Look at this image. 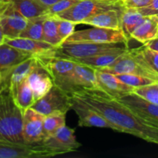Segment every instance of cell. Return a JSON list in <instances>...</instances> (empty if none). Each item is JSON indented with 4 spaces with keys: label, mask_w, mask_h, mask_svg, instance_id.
<instances>
[{
    "label": "cell",
    "mask_w": 158,
    "mask_h": 158,
    "mask_svg": "<svg viewBox=\"0 0 158 158\" xmlns=\"http://www.w3.org/2000/svg\"><path fill=\"white\" fill-rule=\"evenodd\" d=\"M128 47L127 45L123 43H64L56 48L53 56L60 58L78 60Z\"/></svg>",
    "instance_id": "obj_4"
},
{
    "label": "cell",
    "mask_w": 158,
    "mask_h": 158,
    "mask_svg": "<svg viewBox=\"0 0 158 158\" xmlns=\"http://www.w3.org/2000/svg\"><path fill=\"white\" fill-rule=\"evenodd\" d=\"M2 73H0V83H1V81H2Z\"/></svg>",
    "instance_id": "obj_40"
},
{
    "label": "cell",
    "mask_w": 158,
    "mask_h": 158,
    "mask_svg": "<svg viewBox=\"0 0 158 158\" xmlns=\"http://www.w3.org/2000/svg\"><path fill=\"white\" fill-rule=\"evenodd\" d=\"M158 38V15L143 17L141 23L134 29L131 39L146 44Z\"/></svg>",
    "instance_id": "obj_20"
},
{
    "label": "cell",
    "mask_w": 158,
    "mask_h": 158,
    "mask_svg": "<svg viewBox=\"0 0 158 158\" xmlns=\"http://www.w3.org/2000/svg\"><path fill=\"white\" fill-rule=\"evenodd\" d=\"M137 51L143 56V58L149 63L150 66L158 73V52L148 47L146 45H143L140 47L137 48Z\"/></svg>",
    "instance_id": "obj_32"
},
{
    "label": "cell",
    "mask_w": 158,
    "mask_h": 158,
    "mask_svg": "<svg viewBox=\"0 0 158 158\" xmlns=\"http://www.w3.org/2000/svg\"><path fill=\"white\" fill-rule=\"evenodd\" d=\"M65 43H123L128 46L129 41L121 30L92 26L90 29L75 31Z\"/></svg>",
    "instance_id": "obj_8"
},
{
    "label": "cell",
    "mask_w": 158,
    "mask_h": 158,
    "mask_svg": "<svg viewBox=\"0 0 158 158\" xmlns=\"http://www.w3.org/2000/svg\"><path fill=\"white\" fill-rule=\"evenodd\" d=\"M37 64L36 56H32L20 63L6 73L2 74V82L9 87L14 86L26 79Z\"/></svg>",
    "instance_id": "obj_21"
},
{
    "label": "cell",
    "mask_w": 158,
    "mask_h": 158,
    "mask_svg": "<svg viewBox=\"0 0 158 158\" xmlns=\"http://www.w3.org/2000/svg\"><path fill=\"white\" fill-rule=\"evenodd\" d=\"M4 43L20 50L31 53L35 56L53 55L56 48H57L44 41L24 37L8 38L5 36Z\"/></svg>",
    "instance_id": "obj_16"
},
{
    "label": "cell",
    "mask_w": 158,
    "mask_h": 158,
    "mask_svg": "<svg viewBox=\"0 0 158 158\" xmlns=\"http://www.w3.org/2000/svg\"><path fill=\"white\" fill-rule=\"evenodd\" d=\"M143 45H146L148 46V47L151 48V49H154V50L157 51L158 52V38L156 39V40H153V41L149 42V43H146V44H143Z\"/></svg>",
    "instance_id": "obj_36"
},
{
    "label": "cell",
    "mask_w": 158,
    "mask_h": 158,
    "mask_svg": "<svg viewBox=\"0 0 158 158\" xmlns=\"http://www.w3.org/2000/svg\"><path fill=\"white\" fill-rule=\"evenodd\" d=\"M41 3H43L44 6H46V7L49 8V6H52L54 5L55 3H56L57 2L60 1V0H39Z\"/></svg>",
    "instance_id": "obj_37"
},
{
    "label": "cell",
    "mask_w": 158,
    "mask_h": 158,
    "mask_svg": "<svg viewBox=\"0 0 158 158\" xmlns=\"http://www.w3.org/2000/svg\"><path fill=\"white\" fill-rule=\"evenodd\" d=\"M79 118V126L84 127L109 128L116 131V128L108 121L100 112L80 100L78 97H72V107Z\"/></svg>",
    "instance_id": "obj_10"
},
{
    "label": "cell",
    "mask_w": 158,
    "mask_h": 158,
    "mask_svg": "<svg viewBox=\"0 0 158 158\" xmlns=\"http://www.w3.org/2000/svg\"><path fill=\"white\" fill-rule=\"evenodd\" d=\"M120 81L124 83L125 84L131 86L134 88L140 87V86H146V85L151 84L155 83V80L148 77H142V76L134 75L130 73H122V74H114Z\"/></svg>",
    "instance_id": "obj_29"
},
{
    "label": "cell",
    "mask_w": 158,
    "mask_h": 158,
    "mask_svg": "<svg viewBox=\"0 0 158 158\" xmlns=\"http://www.w3.org/2000/svg\"><path fill=\"white\" fill-rule=\"evenodd\" d=\"M137 9L143 16L158 15V0H151V3L148 6Z\"/></svg>",
    "instance_id": "obj_35"
},
{
    "label": "cell",
    "mask_w": 158,
    "mask_h": 158,
    "mask_svg": "<svg viewBox=\"0 0 158 158\" xmlns=\"http://www.w3.org/2000/svg\"><path fill=\"white\" fill-rule=\"evenodd\" d=\"M45 116L33 108L26 110L23 115V137L28 144L43 140V122Z\"/></svg>",
    "instance_id": "obj_11"
},
{
    "label": "cell",
    "mask_w": 158,
    "mask_h": 158,
    "mask_svg": "<svg viewBox=\"0 0 158 158\" xmlns=\"http://www.w3.org/2000/svg\"><path fill=\"white\" fill-rule=\"evenodd\" d=\"M121 7L120 2H110L102 0H80L70 9L54 16L57 19L69 20L77 24H80L85 19L96 14Z\"/></svg>",
    "instance_id": "obj_6"
},
{
    "label": "cell",
    "mask_w": 158,
    "mask_h": 158,
    "mask_svg": "<svg viewBox=\"0 0 158 158\" xmlns=\"http://www.w3.org/2000/svg\"><path fill=\"white\" fill-rule=\"evenodd\" d=\"M143 15L137 9H124L121 15V31L128 41L131 35L143 19Z\"/></svg>",
    "instance_id": "obj_25"
},
{
    "label": "cell",
    "mask_w": 158,
    "mask_h": 158,
    "mask_svg": "<svg viewBox=\"0 0 158 158\" xmlns=\"http://www.w3.org/2000/svg\"><path fill=\"white\" fill-rule=\"evenodd\" d=\"M72 107V96L54 85L42 98L35 102L32 108L44 116L56 112L67 113Z\"/></svg>",
    "instance_id": "obj_9"
},
{
    "label": "cell",
    "mask_w": 158,
    "mask_h": 158,
    "mask_svg": "<svg viewBox=\"0 0 158 158\" xmlns=\"http://www.w3.org/2000/svg\"><path fill=\"white\" fill-rule=\"evenodd\" d=\"M44 146L60 153V154L74 152L81 144L77 141L73 129L64 126L55 134L41 141Z\"/></svg>",
    "instance_id": "obj_13"
},
{
    "label": "cell",
    "mask_w": 158,
    "mask_h": 158,
    "mask_svg": "<svg viewBox=\"0 0 158 158\" xmlns=\"http://www.w3.org/2000/svg\"><path fill=\"white\" fill-rule=\"evenodd\" d=\"M36 57L50 74L54 85L73 97L71 77L77 62L70 59L54 56L53 55Z\"/></svg>",
    "instance_id": "obj_5"
},
{
    "label": "cell",
    "mask_w": 158,
    "mask_h": 158,
    "mask_svg": "<svg viewBox=\"0 0 158 158\" xmlns=\"http://www.w3.org/2000/svg\"><path fill=\"white\" fill-rule=\"evenodd\" d=\"M77 25L76 23L69 21V20L57 19V27H58L59 35L61 39L62 43H65L66 40L75 32Z\"/></svg>",
    "instance_id": "obj_31"
},
{
    "label": "cell",
    "mask_w": 158,
    "mask_h": 158,
    "mask_svg": "<svg viewBox=\"0 0 158 158\" xmlns=\"http://www.w3.org/2000/svg\"><path fill=\"white\" fill-rule=\"evenodd\" d=\"M4 40H5V35H4V32H3L2 31V28L1 23H0V45L4 43Z\"/></svg>",
    "instance_id": "obj_38"
},
{
    "label": "cell",
    "mask_w": 158,
    "mask_h": 158,
    "mask_svg": "<svg viewBox=\"0 0 158 158\" xmlns=\"http://www.w3.org/2000/svg\"><path fill=\"white\" fill-rule=\"evenodd\" d=\"M46 17V15L29 19L26 29L20 34L19 37L43 41V23Z\"/></svg>",
    "instance_id": "obj_28"
},
{
    "label": "cell",
    "mask_w": 158,
    "mask_h": 158,
    "mask_svg": "<svg viewBox=\"0 0 158 158\" xmlns=\"http://www.w3.org/2000/svg\"><path fill=\"white\" fill-rule=\"evenodd\" d=\"M128 49H129V47L105 52V53L99 54V55L87 57V58L73 60L76 61L77 63H81V64L91 66L94 69H101V68L106 67V66H109L111 64H113Z\"/></svg>",
    "instance_id": "obj_24"
},
{
    "label": "cell",
    "mask_w": 158,
    "mask_h": 158,
    "mask_svg": "<svg viewBox=\"0 0 158 158\" xmlns=\"http://www.w3.org/2000/svg\"><path fill=\"white\" fill-rule=\"evenodd\" d=\"M151 0H120V3L124 9H140L148 6Z\"/></svg>",
    "instance_id": "obj_34"
},
{
    "label": "cell",
    "mask_w": 158,
    "mask_h": 158,
    "mask_svg": "<svg viewBox=\"0 0 158 158\" xmlns=\"http://www.w3.org/2000/svg\"><path fill=\"white\" fill-rule=\"evenodd\" d=\"M96 77L98 89L116 100L134 90V87L125 84L110 73L96 69Z\"/></svg>",
    "instance_id": "obj_14"
},
{
    "label": "cell",
    "mask_w": 158,
    "mask_h": 158,
    "mask_svg": "<svg viewBox=\"0 0 158 158\" xmlns=\"http://www.w3.org/2000/svg\"><path fill=\"white\" fill-rule=\"evenodd\" d=\"M80 1V0H60L48 8L46 15L54 16L60 12H63L70 9L72 6H73Z\"/></svg>",
    "instance_id": "obj_33"
},
{
    "label": "cell",
    "mask_w": 158,
    "mask_h": 158,
    "mask_svg": "<svg viewBox=\"0 0 158 158\" xmlns=\"http://www.w3.org/2000/svg\"><path fill=\"white\" fill-rule=\"evenodd\" d=\"M35 56L16 49L7 43L0 45V73L2 75L24 60Z\"/></svg>",
    "instance_id": "obj_19"
},
{
    "label": "cell",
    "mask_w": 158,
    "mask_h": 158,
    "mask_svg": "<svg viewBox=\"0 0 158 158\" xmlns=\"http://www.w3.org/2000/svg\"><path fill=\"white\" fill-rule=\"evenodd\" d=\"M134 93L144 100L158 105V82L134 88Z\"/></svg>",
    "instance_id": "obj_30"
},
{
    "label": "cell",
    "mask_w": 158,
    "mask_h": 158,
    "mask_svg": "<svg viewBox=\"0 0 158 158\" xmlns=\"http://www.w3.org/2000/svg\"><path fill=\"white\" fill-rule=\"evenodd\" d=\"M43 41L55 47H59L63 44L59 35L56 17L46 15L43 23Z\"/></svg>",
    "instance_id": "obj_27"
},
{
    "label": "cell",
    "mask_w": 158,
    "mask_h": 158,
    "mask_svg": "<svg viewBox=\"0 0 158 158\" xmlns=\"http://www.w3.org/2000/svg\"><path fill=\"white\" fill-rule=\"evenodd\" d=\"M71 86L73 95L83 89H98L96 69L77 63L71 77Z\"/></svg>",
    "instance_id": "obj_17"
},
{
    "label": "cell",
    "mask_w": 158,
    "mask_h": 158,
    "mask_svg": "<svg viewBox=\"0 0 158 158\" xmlns=\"http://www.w3.org/2000/svg\"><path fill=\"white\" fill-rule=\"evenodd\" d=\"M99 69L113 74L142 76L158 82V73L150 66L137 49H128L110 66Z\"/></svg>",
    "instance_id": "obj_3"
},
{
    "label": "cell",
    "mask_w": 158,
    "mask_h": 158,
    "mask_svg": "<svg viewBox=\"0 0 158 158\" xmlns=\"http://www.w3.org/2000/svg\"><path fill=\"white\" fill-rule=\"evenodd\" d=\"M23 113L14 101L9 86L0 83V140L26 143L23 137Z\"/></svg>",
    "instance_id": "obj_2"
},
{
    "label": "cell",
    "mask_w": 158,
    "mask_h": 158,
    "mask_svg": "<svg viewBox=\"0 0 158 158\" xmlns=\"http://www.w3.org/2000/svg\"><path fill=\"white\" fill-rule=\"evenodd\" d=\"M12 7L28 20L46 15L48 7L39 0H7Z\"/></svg>",
    "instance_id": "obj_23"
},
{
    "label": "cell",
    "mask_w": 158,
    "mask_h": 158,
    "mask_svg": "<svg viewBox=\"0 0 158 158\" xmlns=\"http://www.w3.org/2000/svg\"><path fill=\"white\" fill-rule=\"evenodd\" d=\"M102 1H106V2H120V0H102Z\"/></svg>",
    "instance_id": "obj_39"
},
{
    "label": "cell",
    "mask_w": 158,
    "mask_h": 158,
    "mask_svg": "<svg viewBox=\"0 0 158 158\" xmlns=\"http://www.w3.org/2000/svg\"><path fill=\"white\" fill-rule=\"evenodd\" d=\"M118 100L139 117L158 126V105L144 100L134 92L126 94Z\"/></svg>",
    "instance_id": "obj_12"
},
{
    "label": "cell",
    "mask_w": 158,
    "mask_h": 158,
    "mask_svg": "<svg viewBox=\"0 0 158 158\" xmlns=\"http://www.w3.org/2000/svg\"><path fill=\"white\" fill-rule=\"evenodd\" d=\"M14 101L21 111L24 113L35 103L33 92L28 83L27 78L14 86L9 87Z\"/></svg>",
    "instance_id": "obj_22"
},
{
    "label": "cell",
    "mask_w": 158,
    "mask_h": 158,
    "mask_svg": "<svg viewBox=\"0 0 158 158\" xmlns=\"http://www.w3.org/2000/svg\"><path fill=\"white\" fill-rule=\"evenodd\" d=\"M73 96L100 112L117 132L126 133L158 145V126L139 117L131 109L99 89H83Z\"/></svg>",
    "instance_id": "obj_1"
},
{
    "label": "cell",
    "mask_w": 158,
    "mask_h": 158,
    "mask_svg": "<svg viewBox=\"0 0 158 158\" xmlns=\"http://www.w3.org/2000/svg\"><path fill=\"white\" fill-rule=\"evenodd\" d=\"M37 64L27 77L28 83L33 92L35 101L44 97L54 86L52 77L46 68L39 62L36 57Z\"/></svg>",
    "instance_id": "obj_15"
},
{
    "label": "cell",
    "mask_w": 158,
    "mask_h": 158,
    "mask_svg": "<svg viewBox=\"0 0 158 158\" xmlns=\"http://www.w3.org/2000/svg\"><path fill=\"white\" fill-rule=\"evenodd\" d=\"M3 1H4V0H0V3H1L2 2H3Z\"/></svg>",
    "instance_id": "obj_41"
},
{
    "label": "cell",
    "mask_w": 158,
    "mask_h": 158,
    "mask_svg": "<svg viewBox=\"0 0 158 158\" xmlns=\"http://www.w3.org/2000/svg\"><path fill=\"white\" fill-rule=\"evenodd\" d=\"M123 9V7L117 8L96 14L85 19L82 24L121 30V15Z\"/></svg>",
    "instance_id": "obj_18"
},
{
    "label": "cell",
    "mask_w": 158,
    "mask_h": 158,
    "mask_svg": "<svg viewBox=\"0 0 158 158\" xmlns=\"http://www.w3.org/2000/svg\"><path fill=\"white\" fill-rule=\"evenodd\" d=\"M66 113L56 112L45 116L43 122V140L55 134L66 126Z\"/></svg>",
    "instance_id": "obj_26"
},
{
    "label": "cell",
    "mask_w": 158,
    "mask_h": 158,
    "mask_svg": "<svg viewBox=\"0 0 158 158\" xmlns=\"http://www.w3.org/2000/svg\"><path fill=\"white\" fill-rule=\"evenodd\" d=\"M60 155L41 142L33 144L0 140V158H44Z\"/></svg>",
    "instance_id": "obj_7"
}]
</instances>
